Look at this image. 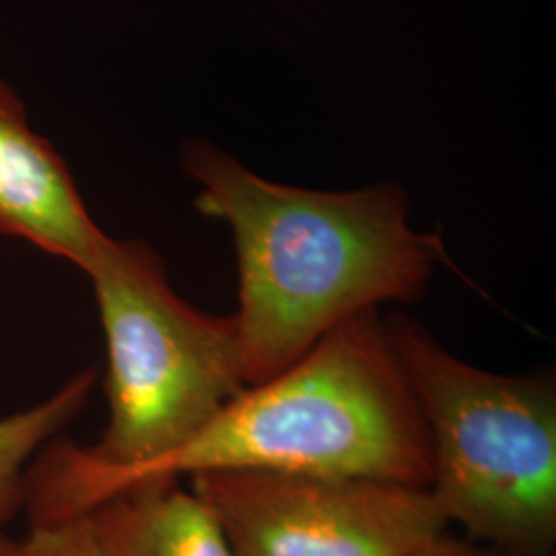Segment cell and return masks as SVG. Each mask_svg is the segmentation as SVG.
Wrapping results in <instances>:
<instances>
[{
    "mask_svg": "<svg viewBox=\"0 0 556 556\" xmlns=\"http://www.w3.org/2000/svg\"><path fill=\"white\" fill-rule=\"evenodd\" d=\"M181 169L199 184L200 213L233 236L245 386L282 374L346 319L418 301L438 264H452L439 233L408 223L392 181L351 192L287 186L202 140L184 144Z\"/></svg>",
    "mask_w": 556,
    "mask_h": 556,
    "instance_id": "1",
    "label": "cell"
},
{
    "mask_svg": "<svg viewBox=\"0 0 556 556\" xmlns=\"http://www.w3.org/2000/svg\"><path fill=\"white\" fill-rule=\"evenodd\" d=\"M85 275L105 337L110 420L96 445L56 438L34 459L29 526L89 516L114 480L178 452L248 388L233 316L179 298L149 243L110 238Z\"/></svg>",
    "mask_w": 556,
    "mask_h": 556,
    "instance_id": "2",
    "label": "cell"
},
{
    "mask_svg": "<svg viewBox=\"0 0 556 556\" xmlns=\"http://www.w3.org/2000/svg\"><path fill=\"white\" fill-rule=\"evenodd\" d=\"M227 470L429 489L427 429L379 309L342 321L289 369L248 386L178 452L114 480L103 501L142 480Z\"/></svg>",
    "mask_w": 556,
    "mask_h": 556,
    "instance_id": "3",
    "label": "cell"
},
{
    "mask_svg": "<svg viewBox=\"0 0 556 556\" xmlns=\"http://www.w3.org/2000/svg\"><path fill=\"white\" fill-rule=\"evenodd\" d=\"M386 326L427 429L443 516L503 556H553L555 381L475 367L415 319Z\"/></svg>",
    "mask_w": 556,
    "mask_h": 556,
    "instance_id": "4",
    "label": "cell"
},
{
    "mask_svg": "<svg viewBox=\"0 0 556 556\" xmlns=\"http://www.w3.org/2000/svg\"><path fill=\"white\" fill-rule=\"evenodd\" d=\"M190 489L236 556H410L450 526L429 489L367 478L227 470Z\"/></svg>",
    "mask_w": 556,
    "mask_h": 556,
    "instance_id": "5",
    "label": "cell"
},
{
    "mask_svg": "<svg viewBox=\"0 0 556 556\" xmlns=\"http://www.w3.org/2000/svg\"><path fill=\"white\" fill-rule=\"evenodd\" d=\"M0 236L27 241L83 273L110 241L66 161L29 124L20 93L0 79Z\"/></svg>",
    "mask_w": 556,
    "mask_h": 556,
    "instance_id": "6",
    "label": "cell"
},
{
    "mask_svg": "<svg viewBox=\"0 0 556 556\" xmlns=\"http://www.w3.org/2000/svg\"><path fill=\"white\" fill-rule=\"evenodd\" d=\"M103 556H236L213 509L179 480H142L89 516Z\"/></svg>",
    "mask_w": 556,
    "mask_h": 556,
    "instance_id": "7",
    "label": "cell"
},
{
    "mask_svg": "<svg viewBox=\"0 0 556 556\" xmlns=\"http://www.w3.org/2000/svg\"><path fill=\"white\" fill-rule=\"evenodd\" d=\"M98 374L80 371L52 396L0 418V530L25 507L27 475L41 450L79 417L96 388Z\"/></svg>",
    "mask_w": 556,
    "mask_h": 556,
    "instance_id": "8",
    "label": "cell"
},
{
    "mask_svg": "<svg viewBox=\"0 0 556 556\" xmlns=\"http://www.w3.org/2000/svg\"><path fill=\"white\" fill-rule=\"evenodd\" d=\"M17 556H103L87 517L29 526L17 540Z\"/></svg>",
    "mask_w": 556,
    "mask_h": 556,
    "instance_id": "9",
    "label": "cell"
},
{
    "mask_svg": "<svg viewBox=\"0 0 556 556\" xmlns=\"http://www.w3.org/2000/svg\"><path fill=\"white\" fill-rule=\"evenodd\" d=\"M410 556H503L491 546H484L475 540L452 536L443 532L441 536L427 542Z\"/></svg>",
    "mask_w": 556,
    "mask_h": 556,
    "instance_id": "10",
    "label": "cell"
},
{
    "mask_svg": "<svg viewBox=\"0 0 556 556\" xmlns=\"http://www.w3.org/2000/svg\"><path fill=\"white\" fill-rule=\"evenodd\" d=\"M0 556H17V540L7 536L4 530H0Z\"/></svg>",
    "mask_w": 556,
    "mask_h": 556,
    "instance_id": "11",
    "label": "cell"
}]
</instances>
